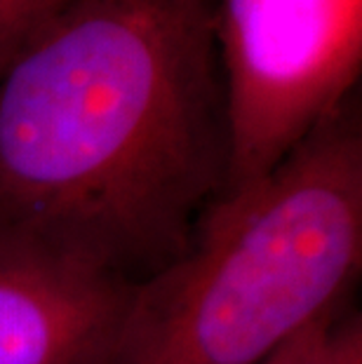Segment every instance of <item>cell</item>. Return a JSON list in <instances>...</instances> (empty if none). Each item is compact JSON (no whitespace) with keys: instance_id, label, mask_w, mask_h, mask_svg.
I'll list each match as a JSON object with an SVG mask.
<instances>
[{"instance_id":"obj_1","label":"cell","mask_w":362,"mask_h":364,"mask_svg":"<svg viewBox=\"0 0 362 364\" xmlns=\"http://www.w3.org/2000/svg\"><path fill=\"white\" fill-rule=\"evenodd\" d=\"M217 0H71L0 75V235L139 284L228 181Z\"/></svg>"},{"instance_id":"obj_2","label":"cell","mask_w":362,"mask_h":364,"mask_svg":"<svg viewBox=\"0 0 362 364\" xmlns=\"http://www.w3.org/2000/svg\"><path fill=\"white\" fill-rule=\"evenodd\" d=\"M360 263L362 132L346 102L207 205L186 250L134 287L111 364H266L341 308Z\"/></svg>"},{"instance_id":"obj_3","label":"cell","mask_w":362,"mask_h":364,"mask_svg":"<svg viewBox=\"0 0 362 364\" xmlns=\"http://www.w3.org/2000/svg\"><path fill=\"white\" fill-rule=\"evenodd\" d=\"M226 191L266 176L334 115L362 66V0H217Z\"/></svg>"},{"instance_id":"obj_4","label":"cell","mask_w":362,"mask_h":364,"mask_svg":"<svg viewBox=\"0 0 362 364\" xmlns=\"http://www.w3.org/2000/svg\"><path fill=\"white\" fill-rule=\"evenodd\" d=\"M132 282L0 235V364H111Z\"/></svg>"},{"instance_id":"obj_5","label":"cell","mask_w":362,"mask_h":364,"mask_svg":"<svg viewBox=\"0 0 362 364\" xmlns=\"http://www.w3.org/2000/svg\"><path fill=\"white\" fill-rule=\"evenodd\" d=\"M71 0H0V75Z\"/></svg>"},{"instance_id":"obj_6","label":"cell","mask_w":362,"mask_h":364,"mask_svg":"<svg viewBox=\"0 0 362 364\" xmlns=\"http://www.w3.org/2000/svg\"><path fill=\"white\" fill-rule=\"evenodd\" d=\"M339 317L329 313L306 327L266 364H332V327Z\"/></svg>"},{"instance_id":"obj_7","label":"cell","mask_w":362,"mask_h":364,"mask_svg":"<svg viewBox=\"0 0 362 364\" xmlns=\"http://www.w3.org/2000/svg\"><path fill=\"white\" fill-rule=\"evenodd\" d=\"M332 364H362V322L358 313L336 317L332 327Z\"/></svg>"}]
</instances>
